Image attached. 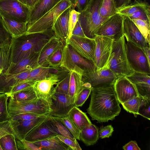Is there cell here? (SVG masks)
Masks as SVG:
<instances>
[{"instance_id":"obj_40","label":"cell","mask_w":150,"mask_h":150,"mask_svg":"<svg viewBox=\"0 0 150 150\" xmlns=\"http://www.w3.org/2000/svg\"><path fill=\"white\" fill-rule=\"evenodd\" d=\"M53 117L61 122L74 138L76 139L80 140V131L67 115L62 117Z\"/></svg>"},{"instance_id":"obj_14","label":"cell","mask_w":150,"mask_h":150,"mask_svg":"<svg viewBox=\"0 0 150 150\" xmlns=\"http://www.w3.org/2000/svg\"><path fill=\"white\" fill-rule=\"evenodd\" d=\"M59 135L49 115L43 121L32 129L25 139L34 142Z\"/></svg>"},{"instance_id":"obj_51","label":"cell","mask_w":150,"mask_h":150,"mask_svg":"<svg viewBox=\"0 0 150 150\" xmlns=\"http://www.w3.org/2000/svg\"><path fill=\"white\" fill-rule=\"evenodd\" d=\"M16 141L18 150H41L33 142L27 141L25 139L21 140L17 139Z\"/></svg>"},{"instance_id":"obj_42","label":"cell","mask_w":150,"mask_h":150,"mask_svg":"<svg viewBox=\"0 0 150 150\" xmlns=\"http://www.w3.org/2000/svg\"><path fill=\"white\" fill-rule=\"evenodd\" d=\"M70 72L62 79L60 80L55 86L53 93H59L69 95Z\"/></svg>"},{"instance_id":"obj_22","label":"cell","mask_w":150,"mask_h":150,"mask_svg":"<svg viewBox=\"0 0 150 150\" xmlns=\"http://www.w3.org/2000/svg\"><path fill=\"white\" fill-rule=\"evenodd\" d=\"M134 85L138 93L143 98H150V76L134 72L126 76Z\"/></svg>"},{"instance_id":"obj_33","label":"cell","mask_w":150,"mask_h":150,"mask_svg":"<svg viewBox=\"0 0 150 150\" xmlns=\"http://www.w3.org/2000/svg\"><path fill=\"white\" fill-rule=\"evenodd\" d=\"M51 67L48 62L30 70L27 80L36 81L44 79L50 74Z\"/></svg>"},{"instance_id":"obj_38","label":"cell","mask_w":150,"mask_h":150,"mask_svg":"<svg viewBox=\"0 0 150 150\" xmlns=\"http://www.w3.org/2000/svg\"><path fill=\"white\" fill-rule=\"evenodd\" d=\"M131 19L134 23L144 38L146 42L150 45V22L139 19Z\"/></svg>"},{"instance_id":"obj_11","label":"cell","mask_w":150,"mask_h":150,"mask_svg":"<svg viewBox=\"0 0 150 150\" xmlns=\"http://www.w3.org/2000/svg\"><path fill=\"white\" fill-rule=\"evenodd\" d=\"M117 78L106 66L95 71L83 73L82 76L83 83H87L92 88L107 85H113Z\"/></svg>"},{"instance_id":"obj_53","label":"cell","mask_w":150,"mask_h":150,"mask_svg":"<svg viewBox=\"0 0 150 150\" xmlns=\"http://www.w3.org/2000/svg\"><path fill=\"white\" fill-rule=\"evenodd\" d=\"M44 115L30 113H25L18 114L12 117L10 120H28L35 119Z\"/></svg>"},{"instance_id":"obj_16","label":"cell","mask_w":150,"mask_h":150,"mask_svg":"<svg viewBox=\"0 0 150 150\" xmlns=\"http://www.w3.org/2000/svg\"><path fill=\"white\" fill-rule=\"evenodd\" d=\"M60 80L57 74H50L45 79L36 81L33 87L37 97L46 100L50 103L55 86Z\"/></svg>"},{"instance_id":"obj_19","label":"cell","mask_w":150,"mask_h":150,"mask_svg":"<svg viewBox=\"0 0 150 150\" xmlns=\"http://www.w3.org/2000/svg\"><path fill=\"white\" fill-rule=\"evenodd\" d=\"M71 6L64 11L58 17L51 28L54 35L64 45L66 43L69 32V16Z\"/></svg>"},{"instance_id":"obj_60","label":"cell","mask_w":150,"mask_h":150,"mask_svg":"<svg viewBox=\"0 0 150 150\" xmlns=\"http://www.w3.org/2000/svg\"><path fill=\"white\" fill-rule=\"evenodd\" d=\"M22 3L27 5L31 8L33 0H19Z\"/></svg>"},{"instance_id":"obj_58","label":"cell","mask_w":150,"mask_h":150,"mask_svg":"<svg viewBox=\"0 0 150 150\" xmlns=\"http://www.w3.org/2000/svg\"><path fill=\"white\" fill-rule=\"evenodd\" d=\"M117 8L122 7L128 5L131 0H114Z\"/></svg>"},{"instance_id":"obj_17","label":"cell","mask_w":150,"mask_h":150,"mask_svg":"<svg viewBox=\"0 0 150 150\" xmlns=\"http://www.w3.org/2000/svg\"><path fill=\"white\" fill-rule=\"evenodd\" d=\"M50 103L52 111L50 115L59 117L67 115L74 106L71 103L69 95L61 93H53Z\"/></svg>"},{"instance_id":"obj_15","label":"cell","mask_w":150,"mask_h":150,"mask_svg":"<svg viewBox=\"0 0 150 150\" xmlns=\"http://www.w3.org/2000/svg\"><path fill=\"white\" fill-rule=\"evenodd\" d=\"M113 87L120 103L139 96L134 85L126 76L118 78Z\"/></svg>"},{"instance_id":"obj_8","label":"cell","mask_w":150,"mask_h":150,"mask_svg":"<svg viewBox=\"0 0 150 150\" xmlns=\"http://www.w3.org/2000/svg\"><path fill=\"white\" fill-rule=\"evenodd\" d=\"M125 46L128 61L133 70L150 75V65L143 49L128 41Z\"/></svg>"},{"instance_id":"obj_62","label":"cell","mask_w":150,"mask_h":150,"mask_svg":"<svg viewBox=\"0 0 150 150\" xmlns=\"http://www.w3.org/2000/svg\"><path fill=\"white\" fill-rule=\"evenodd\" d=\"M0 150H2V149L1 147V146L0 145Z\"/></svg>"},{"instance_id":"obj_3","label":"cell","mask_w":150,"mask_h":150,"mask_svg":"<svg viewBox=\"0 0 150 150\" xmlns=\"http://www.w3.org/2000/svg\"><path fill=\"white\" fill-rule=\"evenodd\" d=\"M124 35L113 41L112 51L107 66L118 78L127 76L134 71L129 63L125 48Z\"/></svg>"},{"instance_id":"obj_12","label":"cell","mask_w":150,"mask_h":150,"mask_svg":"<svg viewBox=\"0 0 150 150\" xmlns=\"http://www.w3.org/2000/svg\"><path fill=\"white\" fill-rule=\"evenodd\" d=\"M66 44L70 45L82 57L94 63L96 46L94 39L72 35Z\"/></svg>"},{"instance_id":"obj_13","label":"cell","mask_w":150,"mask_h":150,"mask_svg":"<svg viewBox=\"0 0 150 150\" xmlns=\"http://www.w3.org/2000/svg\"><path fill=\"white\" fill-rule=\"evenodd\" d=\"M96 42L94 63L97 70L107 63L111 52L113 40L108 37L95 35Z\"/></svg>"},{"instance_id":"obj_52","label":"cell","mask_w":150,"mask_h":150,"mask_svg":"<svg viewBox=\"0 0 150 150\" xmlns=\"http://www.w3.org/2000/svg\"><path fill=\"white\" fill-rule=\"evenodd\" d=\"M127 17L131 19H139L150 22V9H143L137 11Z\"/></svg>"},{"instance_id":"obj_41","label":"cell","mask_w":150,"mask_h":150,"mask_svg":"<svg viewBox=\"0 0 150 150\" xmlns=\"http://www.w3.org/2000/svg\"><path fill=\"white\" fill-rule=\"evenodd\" d=\"M9 97L6 94L0 93V123L10 120L8 109Z\"/></svg>"},{"instance_id":"obj_29","label":"cell","mask_w":150,"mask_h":150,"mask_svg":"<svg viewBox=\"0 0 150 150\" xmlns=\"http://www.w3.org/2000/svg\"><path fill=\"white\" fill-rule=\"evenodd\" d=\"M80 140L87 146L95 144L99 138V129L91 123L80 131Z\"/></svg>"},{"instance_id":"obj_23","label":"cell","mask_w":150,"mask_h":150,"mask_svg":"<svg viewBox=\"0 0 150 150\" xmlns=\"http://www.w3.org/2000/svg\"><path fill=\"white\" fill-rule=\"evenodd\" d=\"M69 72L70 79L69 96L71 103L74 104L77 95L83 87L82 76L84 71L78 66L75 65L74 69Z\"/></svg>"},{"instance_id":"obj_32","label":"cell","mask_w":150,"mask_h":150,"mask_svg":"<svg viewBox=\"0 0 150 150\" xmlns=\"http://www.w3.org/2000/svg\"><path fill=\"white\" fill-rule=\"evenodd\" d=\"M11 62L10 45H0V75L6 72Z\"/></svg>"},{"instance_id":"obj_45","label":"cell","mask_w":150,"mask_h":150,"mask_svg":"<svg viewBox=\"0 0 150 150\" xmlns=\"http://www.w3.org/2000/svg\"><path fill=\"white\" fill-rule=\"evenodd\" d=\"M49 115L59 135L71 138L74 137L61 122L55 119L53 116Z\"/></svg>"},{"instance_id":"obj_30","label":"cell","mask_w":150,"mask_h":150,"mask_svg":"<svg viewBox=\"0 0 150 150\" xmlns=\"http://www.w3.org/2000/svg\"><path fill=\"white\" fill-rule=\"evenodd\" d=\"M61 41L54 35L43 47L40 52L38 63L40 65L47 62L49 57L61 44Z\"/></svg>"},{"instance_id":"obj_34","label":"cell","mask_w":150,"mask_h":150,"mask_svg":"<svg viewBox=\"0 0 150 150\" xmlns=\"http://www.w3.org/2000/svg\"><path fill=\"white\" fill-rule=\"evenodd\" d=\"M117 9L114 0H102L99 13L102 18L107 19L117 13Z\"/></svg>"},{"instance_id":"obj_54","label":"cell","mask_w":150,"mask_h":150,"mask_svg":"<svg viewBox=\"0 0 150 150\" xmlns=\"http://www.w3.org/2000/svg\"><path fill=\"white\" fill-rule=\"evenodd\" d=\"M90 0H71L72 9L76 8L77 11L81 13L86 7Z\"/></svg>"},{"instance_id":"obj_1","label":"cell","mask_w":150,"mask_h":150,"mask_svg":"<svg viewBox=\"0 0 150 150\" xmlns=\"http://www.w3.org/2000/svg\"><path fill=\"white\" fill-rule=\"evenodd\" d=\"M91 99L87 113L92 120L98 122L113 120L118 115L121 108L113 85H107L92 88Z\"/></svg>"},{"instance_id":"obj_36","label":"cell","mask_w":150,"mask_h":150,"mask_svg":"<svg viewBox=\"0 0 150 150\" xmlns=\"http://www.w3.org/2000/svg\"><path fill=\"white\" fill-rule=\"evenodd\" d=\"M143 98L139 95L121 104L127 112L133 114L136 117L139 115L138 111Z\"/></svg>"},{"instance_id":"obj_7","label":"cell","mask_w":150,"mask_h":150,"mask_svg":"<svg viewBox=\"0 0 150 150\" xmlns=\"http://www.w3.org/2000/svg\"><path fill=\"white\" fill-rule=\"evenodd\" d=\"M75 65L82 69L84 73L92 72L97 70L93 62L82 57L70 45L66 44L63 47L60 67L69 72L74 69Z\"/></svg>"},{"instance_id":"obj_48","label":"cell","mask_w":150,"mask_h":150,"mask_svg":"<svg viewBox=\"0 0 150 150\" xmlns=\"http://www.w3.org/2000/svg\"><path fill=\"white\" fill-rule=\"evenodd\" d=\"M80 13L75 9L72 8L71 11L69 21V32L67 40L72 35L73 30L79 20Z\"/></svg>"},{"instance_id":"obj_49","label":"cell","mask_w":150,"mask_h":150,"mask_svg":"<svg viewBox=\"0 0 150 150\" xmlns=\"http://www.w3.org/2000/svg\"><path fill=\"white\" fill-rule=\"evenodd\" d=\"M12 38L4 26L0 18V45H10Z\"/></svg>"},{"instance_id":"obj_25","label":"cell","mask_w":150,"mask_h":150,"mask_svg":"<svg viewBox=\"0 0 150 150\" xmlns=\"http://www.w3.org/2000/svg\"><path fill=\"white\" fill-rule=\"evenodd\" d=\"M40 52L32 54L16 64L11 63L6 72L17 74L35 68L39 66L38 61Z\"/></svg>"},{"instance_id":"obj_39","label":"cell","mask_w":150,"mask_h":150,"mask_svg":"<svg viewBox=\"0 0 150 150\" xmlns=\"http://www.w3.org/2000/svg\"><path fill=\"white\" fill-rule=\"evenodd\" d=\"M0 145L2 150H18L14 134H9L0 139Z\"/></svg>"},{"instance_id":"obj_55","label":"cell","mask_w":150,"mask_h":150,"mask_svg":"<svg viewBox=\"0 0 150 150\" xmlns=\"http://www.w3.org/2000/svg\"><path fill=\"white\" fill-rule=\"evenodd\" d=\"M113 131V128L111 125L101 126L99 131V137L101 139L109 138L111 136Z\"/></svg>"},{"instance_id":"obj_31","label":"cell","mask_w":150,"mask_h":150,"mask_svg":"<svg viewBox=\"0 0 150 150\" xmlns=\"http://www.w3.org/2000/svg\"><path fill=\"white\" fill-rule=\"evenodd\" d=\"M147 9H150V6L146 0H134L128 5L117 8L116 13L127 17L136 11Z\"/></svg>"},{"instance_id":"obj_37","label":"cell","mask_w":150,"mask_h":150,"mask_svg":"<svg viewBox=\"0 0 150 150\" xmlns=\"http://www.w3.org/2000/svg\"><path fill=\"white\" fill-rule=\"evenodd\" d=\"M64 46L63 44H61L49 57L47 62L50 67L57 68L60 67L62 62Z\"/></svg>"},{"instance_id":"obj_59","label":"cell","mask_w":150,"mask_h":150,"mask_svg":"<svg viewBox=\"0 0 150 150\" xmlns=\"http://www.w3.org/2000/svg\"><path fill=\"white\" fill-rule=\"evenodd\" d=\"M147 58L149 64L150 65V45L147 46L143 48Z\"/></svg>"},{"instance_id":"obj_28","label":"cell","mask_w":150,"mask_h":150,"mask_svg":"<svg viewBox=\"0 0 150 150\" xmlns=\"http://www.w3.org/2000/svg\"><path fill=\"white\" fill-rule=\"evenodd\" d=\"M67 116L80 131L92 123L86 113L75 106L70 110Z\"/></svg>"},{"instance_id":"obj_2","label":"cell","mask_w":150,"mask_h":150,"mask_svg":"<svg viewBox=\"0 0 150 150\" xmlns=\"http://www.w3.org/2000/svg\"><path fill=\"white\" fill-rule=\"evenodd\" d=\"M54 35L51 28L42 32L25 34L12 38L11 63L16 64L32 54L40 52Z\"/></svg>"},{"instance_id":"obj_18","label":"cell","mask_w":150,"mask_h":150,"mask_svg":"<svg viewBox=\"0 0 150 150\" xmlns=\"http://www.w3.org/2000/svg\"><path fill=\"white\" fill-rule=\"evenodd\" d=\"M123 35L129 41L143 49L149 45L137 26L131 19L124 16L123 21Z\"/></svg>"},{"instance_id":"obj_9","label":"cell","mask_w":150,"mask_h":150,"mask_svg":"<svg viewBox=\"0 0 150 150\" xmlns=\"http://www.w3.org/2000/svg\"><path fill=\"white\" fill-rule=\"evenodd\" d=\"M30 8L19 0H0V11L9 17L28 22Z\"/></svg>"},{"instance_id":"obj_24","label":"cell","mask_w":150,"mask_h":150,"mask_svg":"<svg viewBox=\"0 0 150 150\" xmlns=\"http://www.w3.org/2000/svg\"><path fill=\"white\" fill-rule=\"evenodd\" d=\"M0 18L3 25L12 38L25 34L28 22L19 21L12 19L0 11Z\"/></svg>"},{"instance_id":"obj_21","label":"cell","mask_w":150,"mask_h":150,"mask_svg":"<svg viewBox=\"0 0 150 150\" xmlns=\"http://www.w3.org/2000/svg\"><path fill=\"white\" fill-rule=\"evenodd\" d=\"M62 0H38L30 8L27 26L33 24Z\"/></svg>"},{"instance_id":"obj_35","label":"cell","mask_w":150,"mask_h":150,"mask_svg":"<svg viewBox=\"0 0 150 150\" xmlns=\"http://www.w3.org/2000/svg\"><path fill=\"white\" fill-rule=\"evenodd\" d=\"M9 97L18 102L29 101L37 98L33 86L11 95Z\"/></svg>"},{"instance_id":"obj_10","label":"cell","mask_w":150,"mask_h":150,"mask_svg":"<svg viewBox=\"0 0 150 150\" xmlns=\"http://www.w3.org/2000/svg\"><path fill=\"white\" fill-rule=\"evenodd\" d=\"M124 16L116 13L105 20L94 33V36L108 37L116 41L124 35Z\"/></svg>"},{"instance_id":"obj_5","label":"cell","mask_w":150,"mask_h":150,"mask_svg":"<svg viewBox=\"0 0 150 150\" xmlns=\"http://www.w3.org/2000/svg\"><path fill=\"white\" fill-rule=\"evenodd\" d=\"M8 109L10 119L14 115L25 113L48 115L52 111L50 102L38 97L29 101L21 102L14 101L10 98Z\"/></svg>"},{"instance_id":"obj_56","label":"cell","mask_w":150,"mask_h":150,"mask_svg":"<svg viewBox=\"0 0 150 150\" xmlns=\"http://www.w3.org/2000/svg\"><path fill=\"white\" fill-rule=\"evenodd\" d=\"M76 35L81 37H86L79 21L77 22L72 32V35Z\"/></svg>"},{"instance_id":"obj_4","label":"cell","mask_w":150,"mask_h":150,"mask_svg":"<svg viewBox=\"0 0 150 150\" xmlns=\"http://www.w3.org/2000/svg\"><path fill=\"white\" fill-rule=\"evenodd\" d=\"M102 0H90L79 15V21L84 33L90 38L94 39L95 32L107 19L102 18L99 13Z\"/></svg>"},{"instance_id":"obj_44","label":"cell","mask_w":150,"mask_h":150,"mask_svg":"<svg viewBox=\"0 0 150 150\" xmlns=\"http://www.w3.org/2000/svg\"><path fill=\"white\" fill-rule=\"evenodd\" d=\"M92 90L91 88L83 86V88L76 97L74 106L77 107L82 106L89 97Z\"/></svg>"},{"instance_id":"obj_26","label":"cell","mask_w":150,"mask_h":150,"mask_svg":"<svg viewBox=\"0 0 150 150\" xmlns=\"http://www.w3.org/2000/svg\"><path fill=\"white\" fill-rule=\"evenodd\" d=\"M48 115H44L32 120H17V125L14 128L16 139L19 140L25 139L28 133L45 120Z\"/></svg>"},{"instance_id":"obj_46","label":"cell","mask_w":150,"mask_h":150,"mask_svg":"<svg viewBox=\"0 0 150 150\" xmlns=\"http://www.w3.org/2000/svg\"><path fill=\"white\" fill-rule=\"evenodd\" d=\"M138 113L149 120L150 119V98H143L139 106Z\"/></svg>"},{"instance_id":"obj_6","label":"cell","mask_w":150,"mask_h":150,"mask_svg":"<svg viewBox=\"0 0 150 150\" xmlns=\"http://www.w3.org/2000/svg\"><path fill=\"white\" fill-rule=\"evenodd\" d=\"M71 5V0H62L39 19L27 26L25 34L42 32L51 28L59 16Z\"/></svg>"},{"instance_id":"obj_57","label":"cell","mask_w":150,"mask_h":150,"mask_svg":"<svg viewBox=\"0 0 150 150\" xmlns=\"http://www.w3.org/2000/svg\"><path fill=\"white\" fill-rule=\"evenodd\" d=\"M124 150H140L137 142L135 141H131L122 147Z\"/></svg>"},{"instance_id":"obj_20","label":"cell","mask_w":150,"mask_h":150,"mask_svg":"<svg viewBox=\"0 0 150 150\" xmlns=\"http://www.w3.org/2000/svg\"><path fill=\"white\" fill-rule=\"evenodd\" d=\"M31 70L17 74L6 72L0 75V93L8 94L13 87L20 82L27 80Z\"/></svg>"},{"instance_id":"obj_43","label":"cell","mask_w":150,"mask_h":150,"mask_svg":"<svg viewBox=\"0 0 150 150\" xmlns=\"http://www.w3.org/2000/svg\"><path fill=\"white\" fill-rule=\"evenodd\" d=\"M17 123V120H11L0 123V139L9 134H13L15 135L14 128Z\"/></svg>"},{"instance_id":"obj_50","label":"cell","mask_w":150,"mask_h":150,"mask_svg":"<svg viewBox=\"0 0 150 150\" xmlns=\"http://www.w3.org/2000/svg\"><path fill=\"white\" fill-rule=\"evenodd\" d=\"M56 136L61 141L68 146L71 150H82L76 139L75 138H71L60 135H58Z\"/></svg>"},{"instance_id":"obj_27","label":"cell","mask_w":150,"mask_h":150,"mask_svg":"<svg viewBox=\"0 0 150 150\" xmlns=\"http://www.w3.org/2000/svg\"><path fill=\"white\" fill-rule=\"evenodd\" d=\"M41 150H71V149L56 136L33 142Z\"/></svg>"},{"instance_id":"obj_61","label":"cell","mask_w":150,"mask_h":150,"mask_svg":"<svg viewBox=\"0 0 150 150\" xmlns=\"http://www.w3.org/2000/svg\"><path fill=\"white\" fill-rule=\"evenodd\" d=\"M38 0H33L32 4H31V8L32 7L34 4L38 1Z\"/></svg>"},{"instance_id":"obj_47","label":"cell","mask_w":150,"mask_h":150,"mask_svg":"<svg viewBox=\"0 0 150 150\" xmlns=\"http://www.w3.org/2000/svg\"><path fill=\"white\" fill-rule=\"evenodd\" d=\"M36 81L26 80L21 81L12 87L10 93L7 95L9 96L13 94L33 86Z\"/></svg>"}]
</instances>
